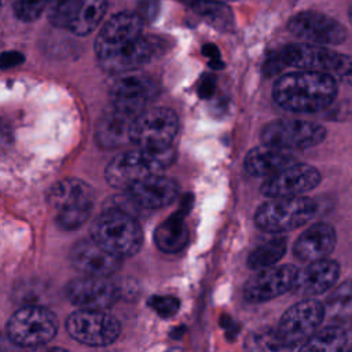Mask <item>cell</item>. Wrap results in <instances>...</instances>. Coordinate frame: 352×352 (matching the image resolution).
Segmentation results:
<instances>
[{
    "instance_id": "1",
    "label": "cell",
    "mask_w": 352,
    "mask_h": 352,
    "mask_svg": "<svg viewBox=\"0 0 352 352\" xmlns=\"http://www.w3.org/2000/svg\"><path fill=\"white\" fill-rule=\"evenodd\" d=\"M144 21L138 12L113 15L95 40V52L102 69L124 74L146 65L157 52L154 40L143 34Z\"/></svg>"
},
{
    "instance_id": "2",
    "label": "cell",
    "mask_w": 352,
    "mask_h": 352,
    "mask_svg": "<svg viewBox=\"0 0 352 352\" xmlns=\"http://www.w3.org/2000/svg\"><path fill=\"white\" fill-rule=\"evenodd\" d=\"M337 94V81L320 72L300 70L282 74L274 84L275 102L293 113H316L330 106Z\"/></svg>"
},
{
    "instance_id": "3",
    "label": "cell",
    "mask_w": 352,
    "mask_h": 352,
    "mask_svg": "<svg viewBox=\"0 0 352 352\" xmlns=\"http://www.w3.org/2000/svg\"><path fill=\"white\" fill-rule=\"evenodd\" d=\"M91 239L109 253L122 258L139 252L143 234L140 224L129 212L110 208L102 212L92 223Z\"/></svg>"
},
{
    "instance_id": "4",
    "label": "cell",
    "mask_w": 352,
    "mask_h": 352,
    "mask_svg": "<svg viewBox=\"0 0 352 352\" xmlns=\"http://www.w3.org/2000/svg\"><path fill=\"white\" fill-rule=\"evenodd\" d=\"M176 158V151L172 147L148 150L136 148L125 151L114 157L104 172L106 180L116 188L128 190L140 179L157 175L169 168Z\"/></svg>"
},
{
    "instance_id": "5",
    "label": "cell",
    "mask_w": 352,
    "mask_h": 352,
    "mask_svg": "<svg viewBox=\"0 0 352 352\" xmlns=\"http://www.w3.org/2000/svg\"><path fill=\"white\" fill-rule=\"evenodd\" d=\"M282 65L298 70L320 72L336 81L352 85V56L336 52L327 47L294 43L278 51Z\"/></svg>"
},
{
    "instance_id": "6",
    "label": "cell",
    "mask_w": 352,
    "mask_h": 352,
    "mask_svg": "<svg viewBox=\"0 0 352 352\" xmlns=\"http://www.w3.org/2000/svg\"><path fill=\"white\" fill-rule=\"evenodd\" d=\"M47 201L56 224L70 231L82 226L89 217L94 208V190L80 179H63L50 188Z\"/></svg>"
},
{
    "instance_id": "7",
    "label": "cell",
    "mask_w": 352,
    "mask_h": 352,
    "mask_svg": "<svg viewBox=\"0 0 352 352\" xmlns=\"http://www.w3.org/2000/svg\"><path fill=\"white\" fill-rule=\"evenodd\" d=\"M315 202L308 197L270 198L256 212L254 220L258 228L279 234L304 226L315 213Z\"/></svg>"
},
{
    "instance_id": "8",
    "label": "cell",
    "mask_w": 352,
    "mask_h": 352,
    "mask_svg": "<svg viewBox=\"0 0 352 352\" xmlns=\"http://www.w3.org/2000/svg\"><path fill=\"white\" fill-rule=\"evenodd\" d=\"M56 330V316L40 305L19 308L7 322V337L18 348L43 346L54 338Z\"/></svg>"
},
{
    "instance_id": "9",
    "label": "cell",
    "mask_w": 352,
    "mask_h": 352,
    "mask_svg": "<svg viewBox=\"0 0 352 352\" xmlns=\"http://www.w3.org/2000/svg\"><path fill=\"white\" fill-rule=\"evenodd\" d=\"M179 131L176 113L166 107H151L139 113L132 122L131 143L138 148L160 150L170 147Z\"/></svg>"
},
{
    "instance_id": "10",
    "label": "cell",
    "mask_w": 352,
    "mask_h": 352,
    "mask_svg": "<svg viewBox=\"0 0 352 352\" xmlns=\"http://www.w3.org/2000/svg\"><path fill=\"white\" fill-rule=\"evenodd\" d=\"M261 140L282 150H305L324 140L326 129L316 122L298 118H279L264 125Z\"/></svg>"
},
{
    "instance_id": "11",
    "label": "cell",
    "mask_w": 352,
    "mask_h": 352,
    "mask_svg": "<svg viewBox=\"0 0 352 352\" xmlns=\"http://www.w3.org/2000/svg\"><path fill=\"white\" fill-rule=\"evenodd\" d=\"M66 330L76 341L89 346H104L114 342L120 333V322L100 309H77L69 315Z\"/></svg>"
},
{
    "instance_id": "12",
    "label": "cell",
    "mask_w": 352,
    "mask_h": 352,
    "mask_svg": "<svg viewBox=\"0 0 352 352\" xmlns=\"http://www.w3.org/2000/svg\"><path fill=\"white\" fill-rule=\"evenodd\" d=\"M109 92L114 109L138 116L158 96L160 87L153 77L129 72L120 74L110 85Z\"/></svg>"
},
{
    "instance_id": "13",
    "label": "cell",
    "mask_w": 352,
    "mask_h": 352,
    "mask_svg": "<svg viewBox=\"0 0 352 352\" xmlns=\"http://www.w3.org/2000/svg\"><path fill=\"white\" fill-rule=\"evenodd\" d=\"M324 316V305L314 298L301 300L286 309L276 331L292 348L307 341L320 326Z\"/></svg>"
},
{
    "instance_id": "14",
    "label": "cell",
    "mask_w": 352,
    "mask_h": 352,
    "mask_svg": "<svg viewBox=\"0 0 352 352\" xmlns=\"http://www.w3.org/2000/svg\"><path fill=\"white\" fill-rule=\"evenodd\" d=\"M289 32L301 38L302 43L315 45H337L346 37L345 28L334 18L316 12L302 11L292 16L287 23Z\"/></svg>"
},
{
    "instance_id": "15",
    "label": "cell",
    "mask_w": 352,
    "mask_h": 352,
    "mask_svg": "<svg viewBox=\"0 0 352 352\" xmlns=\"http://www.w3.org/2000/svg\"><path fill=\"white\" fill-rule=\"evenodd\" d=\"M320 183L319 170L308 164L294 162L263 182L260 191L268 198L301 197Z\"/></svg>"
},
{
    "instance_id": "16",
    "label": "cell",
    "mask_w": 352,
    "mask_h": 352,
    "mask_svg": "<svg viewBox=\"0 0 352 352\" xmlns=\"http://www.w3.org/2000/svg\"><path fill=\"white\" fill-rule=\"evenodd\" d=\"M66 298L80 309H100L111 307L118 300L117 286L107 278L80 276L65 286Z\"/></svg>"
},
{
    "instance_id": "17",
    "label": "cell",
    "mask_w": 352,
    "mask_h": 352,
    "mask_svg": "<svg viewBox=\"0 0 352 352\" xmlns=\"http://www.w3.org/2000/svg\"><path fill=\"white\" fill-rule=\"evenodd\" d=\"M297 268L292 264L272 265L257 271L245 285L243 297L249 302H264L289 290L294 283Z\"/></svg>"
},
{
    "instance_id": "18",
    "label": "cell",
    "mask_w": 352,
    "mask_h": 352,
    "mask_svg": "<svg viewBox=\"0 0 352 352\" xmlns=\"http://www.w3.org/2000/svg\"><path fill=\"white\" fill-rule=\"evenodd\" d=\"M129 199L143 209H162L170 205L179 195V187L175 180L160 173L150 175L128 188Z\"/></svg>"
},
{
    "instance_id": "19",
    "label": "cell",
    "mask_w": 352,
    "mask_h": 352,
    "mask_svg": "<svg viewBox=\"0 0 352 352\" xmlns=\"http://www.w3.org/2000/svg\"><path fill=\"white\" fill-rule=\"evenodd\" d=\"M70 260L73 267L81 274L100 278H107L121 265L120 257L104 250L94 239L77 242L70 252Z\"/></svg>"
},
{
    "instance_id": "20",
    "label": "cell",
    "mask_w": 352,
    "mask_h": 352,
    "mask_svg": "<svg viewBox=\"0 0 352 352\" xmlns=\"http://www.w3.org/2000/svg\"><path fill=\"white\" fill-rule=\"evenodd\" d=\"M340 265L334 260L324 258L309 263L305 268L298 270L292 292L302 297H315L329 290L337 282Z\"/></svg>"
},
{
    "instance_id": "21",
    "label": "cell",
    "mask_w": 352,
    "mask_h": 352,
    "mask_svg": "<svg viewBox=\"0 0 352 352\" xmlns=\"http://www.w3.org/2000/svg\"><path fill=\"white\" fill-rule=\"evenodd\" d=\"M336 246V231L327 223H316L308 227L293 246L294 256L305 263L324 260Z\"/></svg>"
},
{
    "instance_id": "22",
    "label": "cell",
    "mask_w": 352,
    "mask_h": 352,
    "mask_svg": "<svg viewBox=\"0 0 352 352\" xmlns=\"http://www.w3.org/2000/svg\"><path fill=\"white\" fill-rule=\"evenodd\" d=\"M297 162L293 154L272 146H258L252 148L245 157V169L254 177H271L282 169Z\"/></svg>"
},
{
    "instance_id": "23",
    "label": "cell",
    "mask_w": 352,
    "mask_h": 352,
    "mask_svg": "<svg viewBox=\"0 0 352 352\" xmlns=\"http://www.w3.org/2000/svg\"><path fill=\"white\" fill-rule=\"evenodd\" d=\"M135 117L111 107L98 122V144L103 148H117L131 143V129Z\"/></svg>"
},
{
    "instance_id": "24",
    "label": "cell",
    "mask_w": 352,
    "mask_h": 352,
    "mask_svg": "<svg viewBox=\"0 0 352 352\" xmlns=\"http://www.w3.org/2000/svg\"><path fill=\"white\" fill-rule=\"evenodd\" d=\"M184 209H179L172 216L160 223L154 231L155 246L164 253H177L188 242V228L184 221Z\"/></svg>"
},
{
    "instance_id": "25",
    "label": "cell",
    "mask_w": 352,
    "mask_h": 352,
    "mask_svg": "<svg viewBox=\"0 0 352 352\" xmlns=\"http://www.w3.org/2000/svg\"><path fill=\"white\" fill-rule=\"evenodd\" d=\"M106 11L107 0H80L67 29L77 36H87L96 29Z\"/></svg>"
},
{
    "instance_id": "26",
    "label": "cell",
    "mask_w": 352,
    "mask_h": 352,
    "mask_svg": "<svg viewBox=\"0 0 352 352\" xmlns=\"http://www.w3.org/2000/svg\"><path fill=\"white\" fill-rule=\"evenodd\" d=\"M345 345V331L336 326H327L316 330L307 341H304L298 352H342Z\"/></svg>"
},
{
    "instance_id": "27",
    "label": "cell",
    "mask_w": 352,
    "mask_h": 352,
    "mask_svg": "<svg viewBox=\"0 0 352 352\" xmlns=\"http://www.w3.org/2000/svg\"><path fill=\"white\" fill-rule=\"evenodd\" d=\"M286 252V239L280 236L271 238L257 245L248 256V265L252 270L260 271L276 265Z\"/></svg>"
},
{
    "instance_id": "28",
    "label": "cell",
    "mask_w": 352,
    "mask_h": 352,
    "mask_svg": "<svg viewBox=\"0 0 352 352\" xmlns=\"http://www.w3.org/2000/svg\"><path fill=\"white\" fill-rule=\"evenodd\" d=\"M194 12L217 29L232 26V12L224 3L216 0H183Z\"/></svg>"
},
{
    "instance_id": "29",
    "label": "cell",
    "mask_w": 352,
    "mask_h": 352,
    "mask_svg": "<svg viewBox=\"0 0 352 352\" xmlns=\"http://www.w3.org/2000/svg\"><path fill=\"white\" fill-rule=\"evenodd\" d=\"M246 352H292L276 329H258L249 333L245 338Z\"/></svg>"
},
{
    "instance_id": "30",
    "label": "cell",
    "mask_w": 352,
    "mask_h": 352,
    "mask_svg": "<svg viewBox=\"0 0 352 352\" xmlns=\"http://www.w3.org/2000/svg\"><path fill=\"white\" fill-rule=\"evenodd\" d=\"M80 0H50L48 3V19L56 28L69 26Z\"/></svg>"
},
{
    "instance_id": "31",
    "label": "cell",
    "mask_w": 352,
    "mask_h": 352,
    "mask_svg": "<svg viewBox=\"0 0 352 352\" xmlns=\"http://www.w3.org/2000/svg\"><path fill=\"white\" fill-rule=\"evenodd\" d=\"M326 307L331 312H342L352 309V280L341 283L327 298Z\"/></svg>"
},
{
    "instance_id": "32",
    "label": "cell",
    "mask_w": 352,
    "mask_h": 352,
    "mask_svg": "<svg viewBox=\"0 0 352 352\" xmlns=\"http://www.w3.org/2000/svg\"><path fill=\"white\" fill-rule=\"evenodd\" d=\"M48 3L50 0H15L14 12L18 19L32 22L43 14Z\"/></svg>"
},
{
    "instance_id": "33",
    "label": "cell",
    "mask_w": 352,
    "mask_h": 352,
    "mask_svg": "<svg viewBox=\"0 0 352 352\" xmlns=\"http://www.w3.org/2000/svg\"><path fill=\"white\" fill-rule=\"evenodd\" d=\"M147 304L161 318L173 316L180 307V301L172 296H153Z\"/></svg>"
},
{
    "instance_id": "34",
    "label": "cell",
    "mask_w": 352,
    "mask_h": 352,
    "mask_svg": "<svg viewBox=\"0 0 352 352\" xmlns=\"http://www.w3.org/2000/svg\"><path fill=\"white\" fill-rule=\"evenodd\" d=\"M22 62H23V55L18 51H7L0 55V67L1 69L15 67Z\"/></svg>"
},
{
    "instance_id": "35",
    "label": "cell",
    "mask_w": 352,
    "mask_h": 352,
    "mask_svg": "<svg viewBox=\"0 0 352 352\" xmlns=\"http://www.w3.org/2000/svg\"><path fill=\"white\" fill-rule=\"evenodd\" d=\"M157 10H158V4H157L155 0H143L140 3L139 11H136V12L140 15V18L143 21H146V19L151 21L155 16Z\"/></svg>"
},
{
    "instance_id": "36",
    "label": "cell",
    "mask_w": 352,
    "mask_h": 352,
    "mask_svg": "<svg viewBox=\"0 0 352 352\" xmlns=\"http://www.w3.org/2000/svg\"><path fill=\"white\" fill-rule=\"evenodd\" d=\"M11 129L7 122L0 120V153L11 143Z\"/></svg>"
},
{
    "instance_id": "37",
    "label": "cell",
    "mask_w": 352,
    "mask_h": 352,
    "mask_svg": "<svg viewBox=\"0 0 352 352\" xmlns=\"http://www.w3.org/2000/svg\"><path fill=\"white\" fill-rule=\"evenodd\" d=\"M16 348L18 346L14 345L7 336L0 334V352H15Z\"/></svg>"
},
{
    "instance_id": "38",
    "label": "cell",
    "mask_w": 352,
    "mask_h": 352,
    "mask_svg": "<svg viewBox=\"0 0 352 352\" xmlns=\"http://www.w3.org/2000/svg\"><path fill=\"white\" fill-rule=\"evenodd\" d=\"M32 352H67L66 349L63 348H58V346H37V348H33Z\"/></svg>"
},
{
    "instance_id": "39",
    "label": "cell",
    "mask_w": 352,
    "mask_h": 352,
    "mask_svg": "<svg viewBox=\"0 0 352 352\" xmlns=\"http://www.w3.org/2000/svg\"><path fill=\"white\" fill-rule=\"evenodd\" d=\"M348 16H349V22L352 23V4L349 6V10H348Z\"/></svg>"
},
{
    "instance_id": "40",
    "label": "cell",
    "mask_w": 352,
    "mask_h": 352,
    "mask_svg": "<svg viewBox=\"0 0 352 352\" xmlns=\"http://www.w3.org/2000/svg\"><path fill=\"white\" fill-rule=\"evenodd\" d=\"M346 352H352V348H349V349H348V351H346Z\"/></svg>"
}]
</instances>
